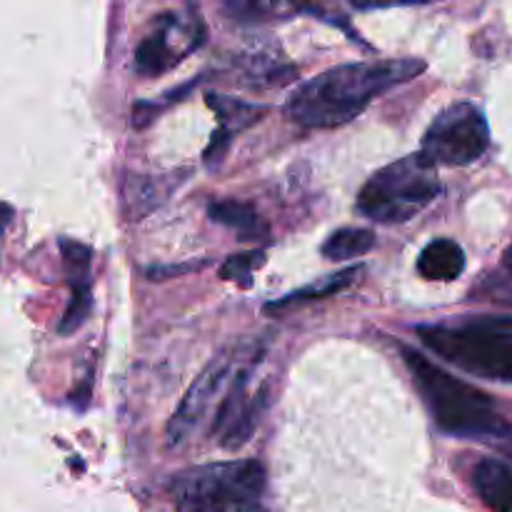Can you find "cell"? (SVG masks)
I'll return each mask as SVG.
<instances>
[{"label":"cell","instance_id":"cell-1","mask_svg":"<svg viewBox=\"0 0 512 512\" xmlns=\"http://www.w3.org/2000/svg\"><path fill=\"white\" fill-rule=\"evenodd\" d=\"M420 58H390L330 68L300 85L290 95L285 113L305 128H335L358 118L378 95L418 78Z\"/></svg>","mask_w":512,"mask_h":512},{"label":"cell","instance_id":"cell-2","mask_svg":"<svg viewBox=\"0 0 512 512\" xmlns=\"http://www.w3.org/2000/svg\"><path fill=\"white\" fill-rule=\"evenodd\" d=\"M400 353H403L405 368L410 370L415 390L423 395L435 425L443 433L493 443L512 455V423L500 415L495 400L488 393L465 380H458L408 345H403Z\"/></svg>","mask_w":512,"mask_h":512},{"label":"cell","instance_id":"cell-3","mask_svg":"<svg viewBox=\"0 0 512 512\" xmlns=\"http://www.w3.org/2000/svg\"><path fill=\"white\" fill-rule=\"evenodd\" d=\"M418 338L468 375L512 383V318H463L420 325Z\"/></svg>","mask_w":512,"mask_h":512},{"label":"cell","instance_id":"cell-4","mask_svg":"<svg viewBox=\"0 0 512 512\" xmlns=\"http://www.w3.org/2000/svg\"><path fill=\"white\" fill-rule=\"evenodd\" d=\"M263 493L265 468L258 460L195 465L175 473L168 483L178 512H268Z\"/></svg>","mask_w":512,"mask_h":512},{"label":"cell","instance_id":"cell-5","mask_svg":"<svg viewBox=\"0 0 512 512\" xmlns=\"http://www.w3.org/2000/svg\"><path fill=\"white\" fill-rule=\"evenodd\" d=\"M435 165L423 155H408L370 175L358 195V210L375 223H408L440 195Z\"/></svg>","mask_w":512,"mask_h":512},{"label":"cell","instance_id":"cell-6","mask_svg":"<svg viewBox=\"0 0 512 512\" xmlns=\"http://www.w3.org/2000/svg\"><path fill=\"white\" fill-rule=\"evenodd\" d=\"M265 343V338H253L245 340V343H235L230 348L220 350L208 365H205L203 373L198 375L190 390L185 393L183 403L175 410V415L168 423V445L170 448H178V445L188 443L190 435L200 428V423L205 420V415L210 413L218 400L225 398L230 383H233L235 373L240 370V365ZM220 405V403H218Z\"/></svg>","mask_w":512,"mask_h":512},{"label":"cell","instance_id":"cell-7","mask_svg":"<svg viewBox=\"0 0 512 512\" xmlns=\"http://www.w3.org/2000/svg\"><path fill=\"white\" fill-rule=\"evenodd\" d=\"M490 145V128L475 103L445 108L425 130L420 155L433 165H470L483 158Z\"/></svg>","mask_w":512,"mask_h":512},{"label":"cell","instance_id":"cell-8","mask_svg":"<svg viewBox=\"0 0 512 512\" xmlns=\"http://www.w3.org/2000/svg\"><path fill=\"white\" fill-rule=\"evenodd\" d=\"M265 350H268V340L240 365V370L235 373L233 383H230L228 393L220 400L218 410H215L213 420V435L218 438V443L225 450H238L243 448L250 440V435L258 428V420L263 415L265 408V395L268 390H260L258 395H250V375L258 368L260 360H263Z\"/></svg>","mask_w":512,"mask_h":512},{"label":"cell","instance_id":"cell-9","mask_svg":"<svg viewBox=\"0 0 512 512\" xmlns=\"http://www.w3.org/2000/svg\"><path fill=\"white\" fill-rule=\"evenodd\" d=\"M60 255H63L65 273H68L70 283V303L65 308L63 320L58 325L60 335H70L88 320L90 310H93V280H90V253L88 245L78 243V240L60 238L58 240Z\"/></svg>","mask_w":512,"mask_h":512},{"label":"cell","instance_id":"cell-10","mask_svg":"<svg viewBox=\"0 0 512 512\" xmlns=\"http://www.w3.org/2000/svg\"><path fill=\"white\" fill-rule=\"evenodd\" d=\"M205 98H208V105L215 110V115H218L220 120V128L215 130L213 143L205 150V160H208L210 168H215V163H223L230 138H233L235 133H243L245 128L258 123V120L268 113V108H265V105L245 103V100L228 98V95L220 93H208Z\"/></svg>","mask_w":512,"mask_h":512},{"label":"cell","instance_id":"cell-11","mask_svg":"<svg viewBox=\"0 0 512 512\" xmlns=\"http://www.w3.org/2000/svg\"><path fill=\"white\" fill-rule=\"evenodd\" d=\"M175 28L178 25H175L173 15H165L155 23L153 33L138 45V50H135V70L140 75H163L165 70L180 63L183 55L170 48V38H173Z\"/></svg>","mask_w":512,"mask_h":512},{"label":"cell","instance_id":"cell-12","mask_svg":"<svg viewBox=\"0 0 512 512\" xmlns=\"http://www.w3.org/2000/svg\"><path fill=\"white\" fill-rule=\"evenodd\" d=\"M473 483L483 503L495 512H512V463L488 458L478 463Z\"/></svg>","mask_w":512,"mask_h":512},{"label":"cell","instance_id":"cell-13","mask_svg":"<svg viewBox=\"0 0 512 512\" xmlns=\"http://www.w3.org/2000/svg\"><path fill=\"white\" fill-rule=\"evenodd\" d=\"M465 270V253L455 240L435 238L418 255V273L425 280H438V283H450L458 280Z\"/></svg>","mask_w":512,"mask_h":512},{"label":"cell","instance_id":"cell-14","mask_svg":"<svg viewBox=\"0 0 512 512\" xmlns=\"http://www.w3.org/2000/svg\"><path fill=\"white\" fill-rule=\"evenodd\" d=\"M208 215L223 228L233 230L240 240H268L270 230L258 210L240 200H213Z\"/></svg>","mask_w":512,"mask_h":512},{"label":"cell","instance_id":"cell-15","mask_svg":"<svg viewBox=\"0 0 512 512\" xmlns=\"http://www.w3.org/2000/svg\"><path fill=\"white\" fill-rule=\"evenodd\" d=\"M173 188H175V180L148 178V175L128 178L123 188L125 213H128L130 218H143V215H148L150 210L158 208V205L168 198Z\"/></svg>","mask_w":512,"mask_h":512},{"label":"cell","instance_id":"cell-16","mask_svg":"<svg viewBox=\"0 0 512 512\" xmlns=\"http://www.w3.org/2000/svg\"><path fill=\"white\" fill-rule=\"evenodd\" d=\"M375 248L373 230L365 228H340L328 235L323 243V258L335 260V263H345V260H358L368 255Z\"/></svg>","mask_w":512,"mask_h":512},{"label":"cell","instance_id":"cell-17","mask_svg":"<svg viewBox=\"0 0 512 512\" xmlns=\"http://www.w3.org/2000/svg\"><path fill=\"white\" fill-rule=\"evenodd\" d=\"M360 273H363V268H348V270H343V273H338V275H330V278L318 280V283L308 285V288L298 290V293L285 295L283 300H275V303L268 305L265 310H268V313H273V310L290 308V305H305V303H313V300L328 298V295L340 293V290L348 288L350 283H355V278H358Z\"/></svg>","mask_w":512,"mask_h":512},{"label":"cell","instance_id":"cell-18","mask_svg":"<svg viewBox=\"0 0 512 512\" xmlns=\"http://www.w3.org/2000/svg\"><path fill=\"white\" fill-rule=\"evenodd\" d=\"M265 263V255L260 250H248V253L230 255L228 260L220 268V278L233 280V283H240L248 288L250 280H253V273Z\"/></svg>","mask_w":512,"mask_h":512},{"label":"cell","instance_id":"cell-19","mask_svg":"<svg viewBox=\"0 0 512 512\" xmlns=\"http://www.w3.org/2000/svg\"><path fill=\"white\" fill-rule=\"evenodd\" d=\"M13 208H10V205H5V203H0V238H3L5 233H8V228H10V223H13Z\"/></svg>","mask_w":512,"mask_h":512},{"label":"cell","instance_id":"cell-20","mask_svg":"<svg viewBox=\"0 0 512 512\" xmlns=\"http://www.w3.org/2000/svg\"><path fill=\"white\" fill-rule=\"evenodd\" d=\"M505 268H508L510 273H512V245H510L508 250H505Z\"/></svg>","mask_w":512,"mask_h":512}]
</instances>
